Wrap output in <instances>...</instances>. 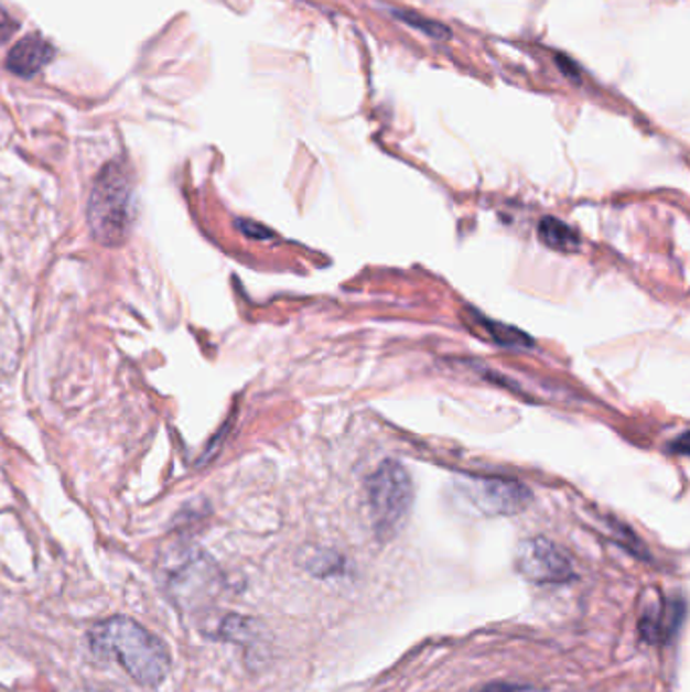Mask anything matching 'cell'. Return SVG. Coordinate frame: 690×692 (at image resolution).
<instances>
[{
    "label": "cell",
    "instance_id": "obj_1",
    "mask_svg": "<svg viewBox=\"0 0 690 692\" xmlns=\"http://www.w3.org/2000/svg\"><path fill=\"white\" fill-rule=\"evenodd\" d=\"M89 644L96 655L116 660L138 684L159 686L169 677L166 644L136 619L114 616L99 621L89 631Z\"/></svg>",
    "mask_w": 690,
    "mask_h": 692
},
{
    "label": "cell",
    "instance_id": "obj_2",
    "mask_svg": "<svg viewBox=\"0 0 690 692\" xmlns=\"http://www.w3.org/2000/svg\"><path fill=\"white\" fill-rule=\"evenodd\" d=\"M87 225L104 248H122L134 225V185L120 161H110L99 171L89 201Z\"/></svg>",
    "mask_w": 690,
    "mask_h": 692
},
{
    "label": "cell",
    "instance_id": "obj_3",
    "mask_svg": "<svg viewBox=\"0 0 690 692\" xmlns=\"http://www.w3.org/2000/svg\"><path fill=\"white\" fill-rule=\"evenodd\" d=\"M370 522L379 539H391L403 527L413 502V484L406 468L387 459L367 483Z\"/></svg>",
    "mask_w": 690,
    "mask_h": 692
},
{
    "label": "cell",
    "instance_id": "obj_4",
    "mask_svg": "<svg viewBox=\"0 0 690 692\" xmlns=\"http://www.w3.org/2000/svg\"><path fill=\"white\" fill-rule=\"evenodd\" d=\"M460 495L486 517H510L529 507V488L498 476H466L460 480Z\"/></svg>",
    "mask_w": 690,
    "mask_h": 692
},
{
    "label": "cell",
    "instance_id": "obj_5",
    "mask_svg": "<svg viewBox=\"0 0 690 692\" xmlns=\"http://www.w3.org/2000/svg\"><path fill=\"white\" fill-rule=\"evenodd\" d=\"M515 563L518 573L530 583L559 585L575 580V571L569 556L545 537L527 539L518 544Z\"/></svg>",
    "mask_w": 690,
    "mask_h": 692
},
{
    "label": "cell",
    "instance_id": "obj_6",
    "mask_svg": "<svg viewBox=\"0 0 690 692\" xmlns=\"http://www.w3.org/2000/svg\"><path fill=\"white\" fill-rule=\"evenodd\" d=\"M217 582V567L209 556L188 551L164 569V585L181 606H188L209 594Z\"/></svg>",
    "mask_w": 690,
    "mask_h": 692
},
{
    "label": "cell",
    "instance_id": "obj_7",
    "mask_svg": "<svg viewBox=\"0 0 690 692\" xmlns=\"http://www.w3.org/2000/svg\"><path fill=\"white\" fill-rule=\"evenodd\" d=\"M687 614L682 597H662L644 607L640 618V638L646 644H668L680 630Z\"/></svg>",
    "mask_w": 690,
    "mask_h": 692
},
{
    "label": "cell",
    "instance_id": "obj_8",
    "mask_svg": "<svg viewBox=\"0 0 690 692\" xmlns=\"http://www.w3.org/2000/svg\"><path fill=\"white\" fill-rule=\"evenodd\" d=\"M55 57V47L41 35H26L7 55V69L19 77H33Z\"/></svg>",
    "mask_w": 690,
    "mask_h": 692
},
{
    "label": "cell",
    "instance_id": "obj_9",
    "mask_svg": "<svg viewBox=\"0 0 690 692\" xmlns=\"http://www.w3.org/2000/svg\"><path fill=\"white\" fill-rule=\"evenodd\" d=\"M539 237L547 248L565 251V253H573L581 246L578 231L571 229L568 223L559 221L556 217H545L539 223Z\"/></svg>",
    "mask_w": 690,
    "mask_h": 692
},
{
    "label": "cell",
    "instance_id": "obj_10",
    "mask_svg": "<svg viewBox=\"0 0 690 692\" xmlns=\"http://www.w3.org/2000/svg\"><path fill=\"white\" fill-rule=\"evenodd\" d=\"M478 324H482V331L490 334V338L496 340L498 345L515 346V348H529L532 345L529 336L520 333L515 326H506V324H500V322L488 321L484 316H478Z\"/></svg>",
    "mask_w": 690,
    "mask_h": 692
},
{
    "label": "cell",
    "instance_id": "obj_11",
    "mask_svg": "<svg viewBox=\"0 0 690 692\" xmlns=\"http://www.w3.org/2000/svg\"><path fill=\"white\" fill-rule=\"evenodd\" d=\"M391 13H393L397 21L406 23L407 26H413L416 31H420L423 35H428V37L438 39V41H445V39L452 37V33H450L448 26L438 23V21H432V19H425V17H421L420 13L403 11V9H393Z\"/></svg>",
    "mask_w": 690,
    "mask_h": 692
},
{
    "label": "cell",
    "instance_id": "obj_12",
    "mask_svg": "<svg viewBox=\"0 0 690 692\" xmlns=\"http://www.w3.org/2000/svg\"><path fill=\"white\" fill-rule=\"evenodd\" d=\"M309 569L314 575H333L338 571V559L331 553H319L310 561Z\"/></svg>",
    "mask_w": 690,
    "mask_h": 692
},
{
    "label": "cell",
    "instance_id": "obj_13",
    "mask_svg": "<svg viewBox=\"0 0 690 692\" xmlns=\"http://www.w3.org/2000/svg\"><path fill=\"white\" fill-rule=\"evenodd\" d=\"M17 29H19V23L0 7V45L13 37L14 33H17Z\"/></svg>",
    "mask_w": 690,
    "mask_h": 692
},
{
    "label": "cell",
    "instance_id": "obj_14",
    "mask_svg": "<svg viewBox=\"0 0 690 692\" xmlns=\"http://www.w3.org/2000/svg\"><path fill=\"white\" fill-rule=\"evenodd\" d=\"M237 227L241 229V234L247 237H254V239H270L271 231L261 227L258 223L251 221H237Z\"/></svg>",
    "mask_w": 690,
    "mask_h": 692
},
{
    "label": "cell",
    "instance_id": "obj_15",
    "mask_svg": "<svg viewBox=\"0 0 690 692\" xmlns=\"http://www.w3.org/2000/svg\"><path fill=\"white\" fill-rule=\"evenodd\" d=\"M557 67L568 75L569 79L573 82H580V69H578V63L571 62L568 55H556Z\"/></svg>",
    "mask_w": 690,
    "mask_h": 692
},
{
    "label": "cell",
    "instance_id": "obj_16",
    "mask_svg": "<svg viewBox=\"0 0 690 692\" xmlns=\"http://www.w3.org/2000/svg\"><path fill=\"white\" fill-rule=\"evenodd\" d=\"M482 692H520V689L513 686V684H490Z\"/></svg>",
    "mask_w": 690,
    "mask_h": 692
}]
</instances>
